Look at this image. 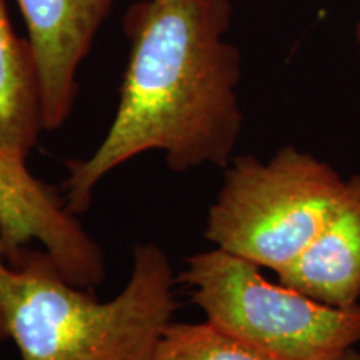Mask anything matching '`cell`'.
Segmentation results:
<instances>
[{
    "label": "cell",
    "instance_id": "8992f818",
    "mask_svg": "<svg viewBox=\"0 0 360 360\" xmlns=\"http://www.w3.org/2000/svg\"><path fill=\"white\" fill-rule=\"evenodd\" d=\"M115 0H17L37 64L44 129L67 122L77 72Z\"/></svg>",
    "mask_w": 360,
    "mask_h": 360
},
{
    "label": "cell",
    "instance_id": "8fae6325",
    "mask_svg": "<svg viewBox=\"0 0 360 360\" xmlns=\"http://www.w3.org/2000/svg\"><path fill=\"white\" fill-rule=\"evenodd\" d=\"M327 360H360V352L355 347H352V349L344 350V352L337 354V355H334V357H330Z\"/></svg>",
    "mask_w": 360,
    "mask_h": 360
},
{
    "label": "cell",
    "instance_id": "3957f363",
    "mask_svg": "<svg viewBox=\"0 0 360 360\" xmlns=\"http://www.w3.org/2000/svg\"><path fill=\"white\" fill-rule=\"evenodd\" d=\"M344 184L330 164L294 146L269 160L233 157L207 212L204 237L215 249L277 274L317 236Z\"/></svg>",
    "mask_w": 360,
    "mask_h": 360
},
{
    "label": "cell",
    "instance_id": "5b68a950",
    "mask_svg": "<svg viewBox=\"0 0 360 360\" xmlns=\"http://www.w3.org/2000/svg\"><path fill=\"white\" fill-rule=\"evenodd\" d=\"M0 240L7 255L37 240L58 272L80 289L94 290L105 278L101 245L62 204L57 192L30 174L25 157L2 147Z\"/></svg>",
    "mask_w": 360,
    "mask_h": 360
},
{
    "label": "cell",
    "instance_id": "6da1fadb",
    "mask_svg": "<svg viewBox=\"0 0 360 360\" xmlns=\"http://www.w3.org/2000/svg\"><path fill=\"white\" fill-rule=\"evenodd\" d=\"M231 24L229 0H139L129 8L130 53L114 120L89 159L67 162L72 214L89 210L97 184L146 152H162L174 172L231 164L244 127L242 57L225 39Z\"/></svg>",
    "mask_w": 360,
    "mask_h": 360
},
{
    "label": "cell",
    "instance_id": "ba28073f",
    "mask_svg": "<svg viewBox=\"0 0 360 360\" xmlns=\"http://www.w3.org/2000/svg\"><path fill=\"white\" fill-rule=\"evenodd\" d=\"M42 130V94L32 47L13 32L0 0V147L27 157Z\"/></svg>",
    "mask_w": 360,
    "mask_h": 360
},
{
    "label": "cell",
    "instance_id": "52a82bcc",
    "mask_svg": "<svg viewBox=\"0 0 360 360\" xmlns=\"http://www.w3.org/2000/svg\"><path fill=\"white\" fill-rule=\"evenodd\" d=\"M278 282L310 299L339 309L360 300V174L344 188L317 236L290 265L277 272Z\"/></svg>",
    "mask_w": 360,
    "mask_h": 360
},
{
    "label": "cell",
    "instance_id": "7a4b0ae2",
    "mask_svg": "<svg viewBox=\"0 0 360 360\" xmlns=\"http://www.w3.org/2000/svg\"><path fill=\"white\" fill-rule=\"evenodd\" d=\"M7 260L19 289L0 309V337L20 360H148L177 309V276L154 242L135 247L127 283L107 302L67 281L45 252L20 247Z\"/></svg>",
    "mask_w": 360,
    "mask_h": 360
},
{
    "label": "cell",
    "instance_id": "9c48e42d",
    "mask_svg": "<svg viewBox=\"0 0 360 360\" xmlns=\"http://www.w3.org/2000/svg\"><path fill=\"white\" fill-rule=\"evenodd\" d=\"M148 360H274L205 321L170 322Z\"/></svg>",
    "mask_w": 360,
    "mask_h": 360
},
{
    "label": "cell",
    "instance_id": "30bf717a",
    "mask_svg": "<svg viewBox=\"0 0 360 360\" xmlns=\"http://www.w3.org/2000/svg\"><path fill=\"white\" fill-rule=\"evenodd\" d=\"M19 289V272L8 265L7 247L0 240V309L11 302Z\"/></svg>",
    "mask_w": 360,
    "mask_h": 360
},
{
    "label": "cell",
    "instance_id": "7c38bea8",
    "mask_svg": "<svg viewBox=\"0 0 360 360\" xmlns=\"http://www.w3.org/2000/svg\"><path fill=\"white\" fill-rule=\"evenodd\" d=\"M355 44H357V51L360 53V22L355 27Z\"/></svg>",
    "mask_w": 360,
    "mask_h": 360
},
{
    "label": "cell",
    "instance_id": "277c9868",
    "mask_svg": "<svg viewBox=\"0 0 360 360\" xmlns=\"http://www.w3.org/2000/svg\"><path fill=\"white\" fill-rule=\"evenodd\" d=\"M177 283L207 321L274 360H327L360 342V304L317 302L220 249L188 255Z\"/></svg>",
    "mask_w": 360,
    "mask_h": 360
}]
</instances>
